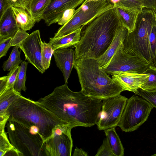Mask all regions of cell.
I'll use <instances>...</instances> for the list:
<instances>
[{"instance_id": "cell-1", "label": "cell", "mask_w": 156, "mask_h": 156, "mask_svg": "<svg viewBox=\"0 0 156 156\" xmlns=\"http://www.w3.org/2000/svg\"><path fill=\"white\" fill-rule=\"evenodd\" d=\"M37 101L64 126L72 128L97 124L102 105V99L86 96L81 90L73 91L65 83Z\"/></svg>"}, {"instance_id": "cell-2", "label": "cell", "mask_w": 156, "mask_h": 156, "mask_svg": "<svg viewBox=\"0 0 156 156\" xmlns=\"http://www.w3.org/2000/svg\"><path fill=\"white\" fill-rule=\"evenodd\" d=\"M79 42L74 46L76 60L97 59L107 50L121 25L114 7L102 13L87 25Z\"/></svg>"}, {"instance_id": "cell-3", "label": "cell", "mask_w": 156, "mask_h": 156, "mask_svg": "<svg viewBox=\"0 0 156 156\" xmlns=\"http://www.w3.org/2000/svg\"><path fill=\"white\" fill-rule=\"evenodd\" d=\"M73 67L77 73L81 91L86 96L103 99L126 90L119 82L109 77L100 67L96 59H77Z\"/></svg>"}, {"instance_id": "cell-4", "label": "cell", "mask_w": 156, "mask_h": 156, "mask_svg": "<svg viewBox=\"0 0 156 156\" xmlns=\"http://www.w3.org/2000/svg\"><path fill=\"white\" fill-rule=\"evenodd\" d=\"M9 118L25 126L38 127L45 140L52 136L55 129L64 126L37 101L22 95L15 99L7 110Z\"/></svg>"}, {"instance_id": "cell-5", "label": "cell", "mask_w": 156, "mask_h": 156, "mask_svg": "<svg viewBox=\"0 0 156 156\" xmlns=\"http://www.w3.org/2000/svg\"><path fill=\"white\" fill-rule=\"evenodd\" d=\"M156 12L143 8L139 14L134 30L128 32L123 43L122 50L126 53L142 58L150 62L149 34L156 23Z\"/></svg>"}, {"instance_id": "cell-6", "label": "cell", "mask_w": 156, "mask_h": 156, "mask_svg": "<svg viewBox=\"0 0 156 156\" xmlns=\"http://www.w3.org/2000/svg\"><path fill=\"white\" fill-rule=\"evenodd\" d=\"M7 122L10 142L23 156H46L45 140L38 127L27 126L9 118Z\"/></svg>"}, {"instance_id": "cell-7", "label": "cell", "mask_w": 156, "mask_h": 156, "mask_svg": "<svg viewBox=\"0 0 156 156\" xmlns=\"http://www.w3.org/2000/svg\"><path fill=\"white\" fill-rule=\"evenodd\" d=\"M114 7L108 0L84 1L76 10L71 19L58 29L53 37H59L69 34Z\"/></svg>"}, {"instance_id": "cell-8", "label": "cell", "mask_w": 156, "mask_h": 156, "mask_svg": "<svg viewBox=\"0 0 156 156\" xmlns=\"http://www.w3.org/2000/svg\"><path fill=\"white\" fill-rule=\"evenodd\" d=\"M153 108L140 96H132L127 101L118 126L126 132L135 131L147 121Z\"/></svg>"}, {"instance_id": "cell-9", "label": "cell", "mask_w": 156, "mask_h": 156, "mask_svg": "<svg viewBox=\"0 0 156 156\" xmlns=\"http://www.w3.org/2000/svg\"><path fill=\"white\" fill-rule=\"evenodd\" d=\"M128 99L119 94L102 99V105L97 124L99 130L116 127L121 119Z\"/></svg>"}, {"instance_id": "cell-10", "label": "cell", "mask_w": 156, "mask_h": 156, "mask_svg": "<svg viewBox=\"0 0 156 156\" xmlns=\"http://www.w3.org/2000/svg\"><path fill=\"white\" fill-rule=\"evenodd\" d=\"M123 44L104 69L105 73L112 75L119 72L143 73L149 66V62L136 56L124 53L122 50Z\"/></svg>"}, {"instance_id": "cell-11", "label": "cell", "mask_w": 156, "mask_h": 156, "mask_svg": "<svg viewBox=\"0 0 156 156\" xmlns=\"http://www.w3.org/2000/svg\"><path fill=\"white\" fill-rule=\"evenodd\" d=\"M72 129L68 126H59L55 129L54 134L45 140L46 156H72Z\"/></svg>"}, {"instance_id": "cell-12", "label": "cell", "mask_w": 156, "mask_h": 156, "mask_svg": "<svg viewBox=\"0 0 156 156\" xmlns=\"http://www.w3.org/2000/svg\"><path fill=\"white\" fill-rule=\"evenodd\" d=\"M42 42L40 30H37L30 34L19 47L28 62L43 74L45 71L42 63Z\"/></svg>"}, {"instance_id": "cell-13", "label": "cell", "mask_w": 156, "mask_h": 156, "mask_svg": "<svg viewBox=\"0 0 156 156\" xmlns=\"http://www.w3.org/2000/svg\"><path fill=\"white\" fill-rule=\"evenodd\" d=\"M85 0H50L44 11L43 19L48 26L58 23L66 10L75 9Z\"/></svg>"}, {"instance_id": "cell-14", "label": "cell", "mask_w": 156, "mask_h": 156, "mask_svg": "<svg viewBox=\"0 0 156 156\" xmlns=\"http://www.w3.org/2000/svg\"><path fill=\"white\" fill-rule=\"evenodd\" d=\"M147 73L131 72H119L112 75V79L119 82L126 90L134 93L148 80Z\"/></svg>"}, {"instance_id": "cell-15", "label": "cell", "mask_w": 156, "mask_h": 156, "mask_svg": "<svg viewBox=\"0 0 156 156\" xmlns=\"http://www.w3.org/2000/svg\"><path fill=\"white\" fill-rule=\"evenodd\" d=\"M53 55L56 65L62 73L65 83L67 84L76 60L75 50L67 48L58 49L54 51Z\"/></svg>"}, {"instance_id": "cell-16", "label": "cell", "mask_w": 156, "mask_h": 156, "mask_svg": "<svg viewBox=\"0 0 156 156\" xmlns=\"http://www.w3.org/2000/svg\"><path fill=\"white\" fill-rule=\"evenodd\" d=\"M128 32V30L122 25L119 27L112 41L107 50L96 59L101 68L104 69L107 67L118 49L123 44Z\"/></svg>"}, {"instance_id": "cell-17", "label": "cell", "mask_w": 156, "mask_h": 156, "mask_svg": "<svg viewBox=\"0 0 156 156\" xmlns=\"http://www.w3.org/2000/svg\"><path fill=\"white\" fill-rule=\"evenodd\" d=\"M19 29L10 6L0 18V40L12 38Z\"/></svg>"}, {"instance_id": "cell-18", "label": "cell", "mask_w": 156, "mask_h": 156, "mask_svg": "<svg viewBox=\"0 0 156 156\" xmlns=\"http://www.w3.org/2000/svg\"><path fill=\"white\" fill-rule=\"evenodd\" d=\"M82 26L71 33L57 38H50L49 43L53 51L67 48L78 43L81 37Z\"/></svg>"}, {"instance_id": "cell-19", "label": "cell", "mask_w": 156, "mask_h": 156, "mask_svg": "<svg viewBox=\"0 0 156 156\" xmlns=\"http://www.w3.org/2000/svg\"><path fill=\"white\" fill-rule=\"evenodd\" d=\"M115 8L121 25L128 30V32L133 31L137 16L143 9L136 8L125 9L118 7Z\"/></svg>"}, {"instance_id": "cell-20", "label": "cell", "mask_w": 156, "mask_h": 156, "mask_svg": "<svg viewBox=\"0 0 156 156\" xmlns=\"http://www.w3.org/2000/svg\"><path fill=\"white\" fill-rule=\"evenodd\" d=\"M11 6L19 28L26 31L34 26L36 22L29 11L22 7Z\"/></svg>"}, {"instance_id": "cell-21", "label": "cell", "mask_w": 156, "mask_h": 156, "mask_svg": "<svg viewBox=\"0 0 156 156\" xmlns=\"http://www.w3.org/2000/svg\"><path fill=\"white\" fill-rule=\"evenodd\" d=\"M105 132L112 151L115 156H123L124 148L116 132L115 127L106 129L105 130Z\"/></svg>"}, {"instance_id": "cell-22", "label": "cell", "mask_w": 156, "mask_h": 156, "mask_svg": "<svg viewBox=\"0 0 156 156\" xmlns=\"http://www.w3.org/2000/svg\"><path fill=\"white\" fill-rule=\"evenodd\" d=\"M21 94L13 88L8 89L0 94V115L7 114V110L12 103Z\"/></svg>"}, {"instance_id": "cell-23", "label": "cell", "mask_w": 156, "mask_h": 156, "mask_svg": "<svg viewBox=\"0 0 156 156\" xmlns=\"http://www.w3.org/2000/svg\"><path fill=\"white\" fill-rule=\"evenodd\" d=\"M50 0H31L30 11L35 22L43 19V15Z\"/></svg>"}, {"instance_id": "cell-24", "label": "cell", "mask_w": 156, "mask_h": 156, "mask_svg": "<svg viewBox=\"0 0 156 156\" xmlns=\"http://www.w3.org/2000/svg\"><path fill=\"white\" fill-rule=\"evenodd\" d=\"M18 46H15L13 48L8 58L4 62L2 66L4 71H10L19 66L23 62L20 58L21 51Z\"/></svg>"}, {"instance_id": "cell-25", "label": "cell", "mask_w": 156, "mask_h": 156, "mask_svg": "<svg viewBox=\"0 0 156 156\" xmlns=\"http://www.w3.org/2000/svg\"><path fill=\"white\" fill-rule=\"evenodd\" d=\"M28 64V62L26 61L21 62L17 79L14 85V89L20 93L22 90L25 92L27 90L25 84L26 73Z\"/></svg>"}, {"instance_id": "cell-26", "label": "cell", "mask_w": 156, "mask_h": 156, "mask_svg": "<svg viewBox=\"0 0 156 156\" xmlns=\"http://www.w3.org/2000/svg\"><path fill=\"white\" fill-rule=\"evenodd\" d=\"M114 7H118L125 9L138 8H145L142 0H108Z\"/></svg>"}, {"instance_id": "cell-27", "label": "cell", "mask_w": 156, "mask_h": 156, "mask_svg": "<svg viewBox=\"0 0 156 156\" xmlns=\"http://www.w3.org/2000/svg\"><path fill=\"white\" fill-rule=\"evenodd\" d=\"M143 73H147L149 76L148 80L142 85L140 88L147 90L156 89V67L150 65Z\"/></svg>"}, {"instance_id": "cell-28", "label": "cell", "mask_w": 156, "mask_h": 156, "mask_svg": "<svg viewBox=\"0 0 156 156\" xmlns=\"http://www.w3.org/2000/svg\"><path fill=\"white\" fill-rule=\"evenodd\" d=\"M150 65L153 66L156 59V23L152 26L149 34Z\"/></svg>"}, {"instance_id": "cell-29", "label": "cell", "mask_w": 156, "mask_h": 156, "mask_svg": "<svg viewBox=\"0 0 156 156\" xmlns=\"http://www.w3.org/2000/svg\"><path fill=\"white\" fill-rule=\"evenodd\" d=\"M42 63L43 67L45 71L50 66L51 60L54 51L50 44L46 43L44 41L42 42Z\"/></svg>"}, {"instance_id": "cell-30", "label": "cell", "mask_w": 156, "mask_h": 156, "mask_svg": "<svg viewBox=\"0 0 156 156\" xmlns=\"http://www.w3.org/2000/svg\"><path fill=\"white\" fill-rule=\"evenodd\" d=\"M5 125H0V156H4L13 146L8 138L5 130Z\"/></svg>"}, {"instance_id": "cell-31", "label": "cell", "mask_w": 156, "mask_h": 156, "mask_svg": "<svg viewBox=\"0 0 156 156\" xmlns=\"http://www.w3.org/2000/svg\"><path fill=\"white\" fill-rule=\"evenodd\" d=\"M148 101L154 108H156V89L144 90L140 88L135 93Z\"/></svg>"}, {"instance_id": "cell-32", "label": "cell", "mask_w": 156, "mask_h": 156, "mask_svg": "<svg viewBox=\"0 0 156 156\" xmlns=\"http://www.w3.org/2000/svg\"><path fill=\"white\" fill-rule=\"evenodd\" d=\"M95 156H115L113 154L107 138H105Z\"/></svg>"}, {"instance_id": "cell-33", "label": "cell", "mask_w": 156, "mask_h": 156, "mask_svg": "<svg viewBox=\"0 0 156 156\" xmlns=\"http://www.w3.org/2000/svg\"><path fill=\"white\" fill-rule=\"evenodd\" d=\"M27 33L19 28L17 33L12 38L11 41V47L19 46L21 43L29 35Z\"/></svg>"}, {"instance_id": "cell-34", "label": "cell", "mask_w": 156, "mask_h": 156, "mask_svg": "<svg viewBox=\"0 0 156 156\" xmlns=\"http://www.w3.org/2000/svg\"><path fill=\"white\" fill-rule=\"evenodd\" d=\"M20 67V66L16 67L10 70L8 73V83L5 90L13 87L14 85L17 78Z\"/></svg>"}, {"instance_id": "cell-35", "label": "cell", "mask_w": 156, "mask_h": 156, "mask_svg": "<svg viewBox=\"0 0 156 156\" xmlns=\"http://www.w3.org/2000/svg\"><path fill=\"white\" fill-rule=\"evenodd\" d=\"M12 38H9L0 40V58L5 56L11 47Z\"/></svg>"}, {"instance_id": "cell-36", "label": "cell", "mask_w": 156, "mask_h": 156, "mask_svg": "<svg viewBox=\"0 0 156 156\" xmlns=\"http://www.w3.org/2000/svg\"><path fill=\"white\" fill-rule=\"evenodd\" d=\"M75 11L74 9H69L66 10L58 22V24L62 26L66 24L71 19Z\"/></svg>"}, {"instance_id": "cell-37", "label": "cell", "mask_w": 156, "mask_h": 156, "mask_svg": "<svg viewBox=\"0 0 156 156\" xmlns=\"http://www.w3.org/2000/svg\"><path fill=\"white\" fill-rule=\"evenodd\" d=\"M9 1L11 6L22 7L30 11L31 0H9Z\"/></svg>"}, {"instance_id": "cell-38", "label": "cell", "mask_w": 156, "mask_h": 156, "mask_svg": "<svg viewBox=\"0 0 156 156\" xmlns=\"http://www.w3.org/2000/svg\"><path fill=\"white\" fill-rule=\"evenodd\" d=\"M10 6L9 0H0V18Z\"/></svg>"}, {"instance_id": "cell-39", "label": "cell", "mask_w": 156, "mask_h": 156, "mask_svg": "<svg viewBox=\"0 0 156 156\" xmlns=\"http://www.w3.org/2000/svg\"><path fill=\"white\" fill-rule=\"evenodd\" d=\"M145 8L152 9L156 12V0H142Z\"/></svg>"}, {"instance_id": "cell-40", "label": "cell", "mask_w": 156, "mask_h": 156, "mask_svg": "<svg viewBox=\"0 0 156 156\" xmlns=\"http://www.w3.org/2000/svg\"><path fill=\"white\" fill-rule=\"evenodd\" d=\"M8 76H6L0 78V94L6 89L8 83Z\"/></svg>"}, {"instance_id": "cell-41", "label": "cell", "mask_w": 156, "mask_h": 156, "mask_svg": "<svg viewBox=\"0 0 156 156\" xmlns=\"http://www.w3.org/2000/svg\"><path fill=\"white\" fill-rule=\"evenodd\" d=\"M4 156H23L22 154L13 147L11 149L8 151Z\"/></svg>"}, {"instance_id": "cell-42", "label": "cell", "mask_w": 156, "mask_h": 156, "mask_svg": "<svg viewBox=\"0 0 156 156\" xmlns=\"http://www.w3.org/2000/svg\"><path fill=\"white\" fill-rule=\"evenodd\" d=\"M87 154L81 149H79L77 147L74 150L72 156H87Z\"/></svg>"}, {"instance_id": "cell-43", "label": "cell", "mask_w": 156, "mask_h": 156, "mask_svg": "<svg viewBox=\"0 0 156 156\" xmlns=\"http://www.w3.org/2000/svg\"><path fill=\"white\" fill-rule=\"evenodd\" d=\"M101 0H85L84 2H88L92 1H98Z\"/></svg>"}, {"instance_id": "cell-44", "label": "cell", "mask_w": 156, "mask_h": 156, "mask_svg": "<svg viewBox=\"0 0 156 156\" xmlns=\"http://www.w3.org/2000/svg\"><path fill=\"white\" fill-rule=\"evenodd\" d=\"M153 66L156 67V59Z\"/></svg>"}, {"instance_id": "cell-45", "label": "cell", "mask_w": 156, "mask_h": 156, "mask_svg": "<svg viewBox=\"0 0 156 156\" xmlns=\"http://www.w3.org/2000/svg\"></svg>"}]
</instances>
